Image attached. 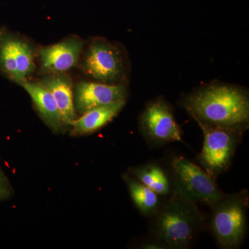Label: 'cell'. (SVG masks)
I'll return each instance as SVG.
<instances>
[{
	"mask_svg": "<svg viewBox=\"0 0 249 249\" xmlns=\"http://www.w3.org/2000/svg\"><path fill=\"white\" fill-rule=\"evenodd\" d=\"M181 106L198 124L243 134L249 128V93L233 85H207L185 96Z\"/></svg>",
	"mask_w": 249,
	"mask_h": 249,
	"instance_id": "cell-1",
	"label": "cell"
},
{
	"mask_svg": "<svg viewBox=\"0 0 249 249\" xmlns=\"http://www.w3.org/2000/svg\"><path fill=\"white\" fill-rule=\"evenodd\" d=\"M173 183L169 199L152 216V231L166 249L191 247L206 224L198 203Z\"/></svg>",
	"mask_w": 249,
	"mask_h": 249,
	"instance_id": "cell-2",
	"label": "cell"
},
{
	"mask_svg": "<svg viewBox=\"0 0 249 249\" xmlns=\"http://www.w3.org/2000/svg\"><path fill=\"white\" fill-rule=\"evenodd\" d=\"M249 193L244 190L223 196L211 206L209 227L219 247H240L247 231Z\"/></svg>",
	"mask_w": 249,
	"mask_h": 249,
	"instance_id": "cell-3",
	"label": "cell"
},
{
	"mask_svg": "<svg viewBox=\"0 0 249 249\" xmlns=\"http://www.w3.org/2000/svg\"><path fill=\"white\" fill-rule=\"evenodd\" d=\"M198 124L204 134V145L196 159L203 169L215 178L230 168L243 133L209 124Z\"/></svg>",
	"mask_w": 249,
	"mask_h": 249,
	"instance_id": "cell-4",
	"label": "cell"
},
{
	"mask_svg": "<svg viewBox=\"0 0 249 249\" xmlns=\"http://www.w3.org/2000/svg\"><path fill=\"white\" fill-rule=\"evenodd\" d=\"M173 181L194 200L211 207L225 196L215 178L186 157H176L171 162Z\"/></svg>",
	"mask_w": 249,
	"mask_h": 249,
	"instance_id": "cell-5",
	"label": "cell"
},
{
	"mask_svg": "<svg viewBox=\"0 0 249 249\" xmlns=\"http://www.w3.org/2000/svg\"><path fill=\"white\" fill-rule=\"evenodd\" d=\"M141 130L148 142L165 144L181 142V127L173 111L163 98H157L147 103L139 119Z\"/></svg>",
	"mask_w": 249,
	"mask_h": 249,
	"instance_id": "cell-6",
	"label": "cell"
},
{
	"mask_svg": "<svg viewBox=\"0 0 249 249\" xmlns=\"http://www.w3.org/2000/svg\"><path fill=\"white\" fill-rule=\"evenodd\" d=\"M83 67L91 78L105 84H120L124 76V59L120 51L106 40H95L89 46Z\"/></svg>",
	"mask_w": 249,
	"mask_h": 249,
	"instance_id": "cell-7",
	"label": "cell"
},
{
	"mask_svg": "<svg viewBox=\"0 0 249 249\" xmlns=\"http://www.w3.org/2000/svg\"><path fill=\"white\" fill-rule=\"evenodd\" d=\"M126 96L127 89L124 84L83 82L76 88V109L83 114L94 108L125 99Z\"/></svg>",
	"mask_w": 249,
	"mask_h": 249,
	"instance_id": "cell-8",
	"label": "cell"
},
{
	"mask_svg": "<svg viewBox=\"0 0 249 249\" xmlns=\"http://www.w3.org/2000/svg\"><path fill=\"white\" fill-rule=\"evenodd\" d=\"M83 42L71 37L39 51L42 68L47 71L62 72L76 65Z\"/></svg>",
	"mask_w": 249,
	"mask_h": 249,
	"instance_id": "cell-9",
	"label": "cell"
},
{
	"mask_svg": "<svg viewBox=\"0 0 249 249\" xmlns=\"http://www.w3.org/2000/svg\"><path fill=\"white\" fill-rule=\"evenodd\" d=\"M124 105L125 99L121 100L87 111L70 124L73 127L71 134L78 136L96 132L116 117Z\"/></svg>",
	"mask_w": 249,
	"mask_h": 249,
	"instance_id": "cell-10",
	"label": "cell"
},
{
	"mask_svg": "<svg viewBox=\"0 0 249 249\" xmlns=\"http://www.w3.org/2000/svg\"><path fill=\"white\" fill-rule=\"evenodd\" d=\"M21 85L30 95L46 124L56 132L61 130L64 124H66L62 120L58 106L52 93L40 83L25 81Z\"/></svg>",
	"mask_w": 249,
	"mask_h": 249,
	"instance_id": "cell-11",
	"label": "cell"
},
{
	"mask_svg": "<svg viewBox=\"0 0 249 249\" xmlns=\"http://www.w3.org/2000/svg\"><path fill=\"white\" fill-rule=\"evenodd\" d=\"M40 84L53 95L64 123L70 124L76 120L71 83L68 77L62 74L54 75L44 78Z\"/></svg>",
	"mask_w": 249,
	"mask_h": 249,
	"instance_id": "cell-12",
	"label": "cell"
},
{
	"mask_svg": "<svg viewBox=\"0 0 249 249\" xmlns=\"http://www.w3.org/2000/svg\"><path fill=\"white\" fill-rule=\"evenodd\" d=\"M131 175L160 196H170L173 190V179L157 163H147L131 168Z\"/></svg>",
	"mask_w": 249,
	"mask_h": 249,
	"instance_id": "cell-13",
	"label": "cell"
},
{
	"mask_svg": "<svg viewBox=\"0 0 249 249\" xmlns=\"http://www.w3.org/2000/svg\"><path fill=\"white\" fill-rule=\"evenodd\" d=\"M124 179L139 212L146 217H152L161 205L160 196L132 175H124Z\"/></svg>",
	"mask_w": 249,
	"mask_h": 249,
	"instance_id": "cell-14",
	"label": "cell"
},
{
	"mask_svg": "<svg viewBox=\"0 0 249 249\" xmlns=\"http://www.w3.org/2000/svg\"><path fill=\"white\" fill-rule=\"evenodd\" d=\"M15 58H16L17 83L19 85L27 81L26 78L34 70L32 51L26 42L14 37Z\"/></svg>",
	"mask_w": 249,
	"mask_h": 249,
	"instance_id": "cell-15",
	"label": "cell"
},
{
	"mask_svg": "<svg viewBox=\"0 0 249 249\" xmlns=\"http://www.w3.org/2000/svg\"><path fill=\"white\" fill-rule=\"evenodd\" d=\"M14 37L0 29V70L10 79L17 83Z\"/></svg>",
	"mask_w": 249,
	"mask_h": 249,
	"instance_id": "cell-16",
	"label": "cell"
},
{
	"mask_svg": "<svg viewBox=\"0 0 249 249\" xmlns=\"http://www.w3.org/2000/svg\"><path fill=\"white\" fill-rule=\"evenodd\" d=\"M8 188L6 186V181L1 170H0V199L7 196Z\"/></svg>",
	"mask_w": 249,
	"mask_h": 249,
	"instance_id": "cell-17",
	"label": "cell"
},
{
	"mask_svg": "<svg viewBox=\"0 0 249 249\" xmlns=\"http://www.w3.org/2000/svg\"><path fill=\"white\" fill-rule=\"evenodd\" d=\"M142 249H166L164 245H162L159 241L157 242H149L142 246Z\"/></svg>",
	"mask_w": 249,
	"mask_h": 249,
	"instance_id": "cell-18",
	"label": "cell"
}]
</instances>
